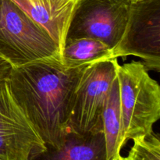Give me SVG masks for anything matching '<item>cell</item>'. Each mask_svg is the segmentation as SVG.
Masks as SVG:
<instances>
[{
	"instance_id": "obj_1",
	"label": "cell",
	"mask_w": 160,
	"mask_h": 160,
	"mask_svg": "<svg viewBox=\"0 0 160 160\" xmlns=\"http://www.w3.org/2000/svg\"><path fill=\"white\" fill-rule=\"evenodd\" d=\"M88 65L67 67L59 59L12 67L11 94L46 147L59 148L68 132L75 92Z\"/></svg>"
},
{
	"instance_id": "obj_2",
	"label": "cell",
	"mask_w": 160,
	"mask_h": 160,
	"mask_svg": "<svg viewBox=\"0 0 160 160\" xmlns=\"http://www.w3.org/2000/svg\"><path fill=\"white\" fill-rule=\"evenodd\" d=\"M122 117L121 142L147 137L160 118V88L144 62L117 65Z\"/></svg>"
},
{
	"instance_id": "obj_3",
	"label": "cell",
	"mask_w": 160,
	"mask_h": 160,
	"mask_svg": "<svg viewBox=\"0 0 160 160\" xmlns=\"http://www.w3.org/2000/svg\"><path fill=\"white\" fill-rule=\"evenodd\" d=\"M0 56L12 67L61 59L59 47L49 34L11 0L0 3Z\"/></svg>"
},
{
	"instance_id": "obj_4",
	"label": "cell",
	"mask_w": 160,
	"mask_h": 160,
	"mask_svg": "<svg viewBox=\"0 0 160 160\" xmlns=\"http://www.w3.org/2000/svg\"><path fill=\"white\" fill-rule=\"evenodd\" d=\"M117 59L87 66L75 92L68 130L78 133L103 130L102 116L117 78Z\"/></svg>"
},
{
	"instance_id": "obj_5",
	"label": "cell",
	"mask_w": 160,
	"mask_h": 160,
	"mask_svg": "<svg viewBox=\"0 0 160 160\" xmlns=\"http://www.w3.org/2000/svg\"><path fill=\"white\" fill-rule=\"evenodd\" d=\"M131 2V0H78L66 40L95 38L113 52L124 33Z\"/></svg>"
},
{
	"instance_id": "obj_6",
	"label": "cell",
	"mask_w": 160,
	"mask_h": 160,
	"mask_svg": "<svg viewBox=\"0 0 160 160\" xmlns=\"http://www.w3.org/2000/svg\"><path fill=\"white\" fill-rule=\"evenodd\" d=\"M113 56H137L147 69L160 70V0L132 2L124 33Z\"/></svg>"
},
{
	"instance_id": "obj_7",
	"label": "cell",
	"mask_w": 160,
	"mask_h": 160,
	"mask_svg": "<svg viewBox=\"0 0 160 160\" xmlns=\"http://www.w3.org/2000/svg\"><path fill=\"white\" fill-rule=\"evenodd\" d=\"M45 145L11 94L0 83V160H29Z\"/></svg>"
},
{
	"instance_id": "obj_8",
	"label": "cell",
	"mask_w": 160,
	"mask_h": 160,
	"mask_svg": "<svg viewBox=\"0 0 160 160\" xmlns=\"http://www.w3.org/2000/svg\"><path fill=\"white\" fill-rule=\"evenodd\" d=\"M33 21L43 28L60 51L78 0H11Z\"/></svg>"
},
{
	"instance_id": "obj_9",
	"label": "cell",
	"mask_w": 160,
	"mask_h": 160,
	"mask_svg": "<svg viewBox=\"0 0 160 160\" xmlns=\"http://www.w3.org/2000/svg\"><path fill=\"white\" fill-rule=\"evenodd\" d=\"M29 160H107L103 130L78 133L69 130L59 148L46 147Z\"/></svg>"
},
{
	"instance_id": "obj_10",
	"label": "cell",
	"mask_w": 160,
	"mask_h": 160,
	"mask_svg": "<svg viewBox=\"0 0 160 160\" xmlns=\"http://www.w3.org/2000/svg\"><path fill=\"white\" fill-rule=\"evenodd\" d=\"M111 59H116L112 50L101 41L91 38L66 40L61 52V61L67 67L89 65Z\"/></svg>"
},
{
	"instance_id": "obj_11",
	"label": "cell",
	"mask_w": 160,
	"mask_h": 160,
	"mask_svg": "<svg viewBox=\"0 0 160 160\" xmlns=\"http://www.w3.org/2000/svg\"><path fill=\"white\" fill-rule=\"evenodd\" d=\"M103 132L106 139L107 160H110L120 154L123 145L122 137V117L120 109V92L117 79L116 78L111 88L102 116Z\"/></svg>"
},
{
	"instance_id": "obj_12",
	"label": "cell",
	"mask_w": 160,
	"mask_h": 160,
	"mask_svg": "<svg viewBox=\"0 0 160 160\" xmlns=\"http://www.w3.org/2000/svg\"><path fill=\"white\" fill-rule=\"evenodd\" d=\"M132 141L134 143L125 160H160V141L154 133Z\"/></svg>"
},
{
	"instance_id": "obj_13",
	"label": "cell",
	"mask_w": 160,
	"mask_h": 160,
	"mask_svg": "<svg viewBox=\"0 0 160 160\" xmlns=\"http://www.w3.org/2000/svg\"><path fill=\"white\" fill-rule=\"evenodd\" d=\"M12 67L2 56H0V83L7 79Z\"/></svg>"
},
{
	"instance_id": "obj_14",
	"label": "cell",
	"mask_w": 160,
	"mask_h": 160,
	"mask_svg": "<svg viewBox=\"0 0 160 160\" xmlns=\"http://www.w3.org/2000/svg\"><path fill=\"white\" fill-rule=\"evenodd\" d=\"M110 160H125V158L123 157V156H122L120 153V154L116 155V156H114V157H112Z\"/></svg>"
},
{
	"instance_id": "obj_15",
	"label": "cell",
	"mask_w": 160,
	"mask_h": 160,
	"mask_svg": "<svg viewBox=\"0 0 160 160\" xmlns=\"http://www.w3.org/2000/svg\"><path fill=\"white\" fill-rule=\"evenodd\" d=\"M131 2H138V1H141V0H131Z\"/></svg>"
},
{
	"instance_id": "obj_16",
	"label": "cell",
	"mask_w": 160,
	"mask_h": 160,
	"mask_svg": "<svg viewBox=\"0 0 160 160\" xmlns=\"http://www.w3.org/2000/svg\"><path fill=\"white\" fill-rule=\"evenodd\" d=\"M0 3H1V0H0Z\"/></svg>"
}]
</instances>
